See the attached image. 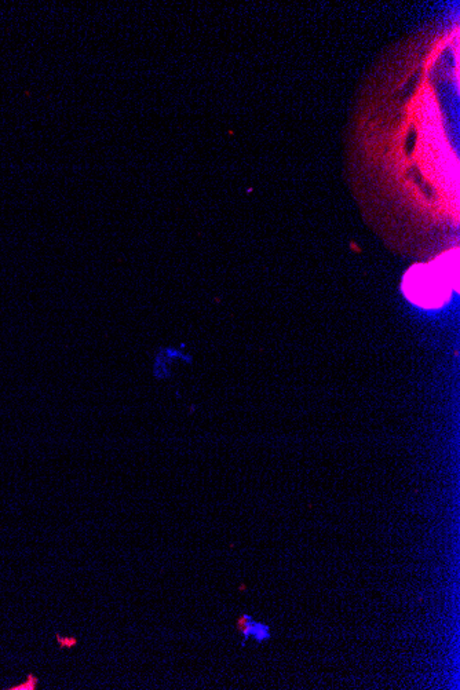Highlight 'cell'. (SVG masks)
Instances as JSON below:
<instances>
[{
  "instance_id": "cell-1",
  "label": "cell",
  "mask_w": 460,
  "mask_h": 690,
  "mask_svg": "<svg viewBox=\"0 0 460 690\" xmlns=\"http://www.w3.org/2000/svg\"><path fill=\"white\" fill-rule=\"evenodd\" d=\"M458 251L444 254L431 263L415 265L404 277L403 290L410 302L424 309L444 306L458 290Z\"/></svg>"
},
{
  "instance_id": "cell-3",
  "label": "cell",
  "mask_w": 460,
  "mask_h": 690,
  "mask_svg": "<svg viewBox=\"0 0 460 690\" xmlns=\"http://www.w3.org/2000/svg\"><path fill=\"white\" fill-rule=\"evenodd\" d=\"M35 687H36V680L32 675H29L28 677V682L21 684L20 687H15L13 689H35Z\"/></svg>"
},
{
  "instance_id": "cell-2",
  "label": "cell",
  "mask_w": 460,
  "mask_h": 690,
  "mask_svg": "<svg viewBox=\"0 0 460 690\" xmlns=\"http://www.w3.org/2000/svg\"><path fill=\"white\" fill-rule=\"evenodd\" d=\"M237 629L244 641L254 638L256 642H265L270 638V629L262 623H258L251 616L247 615H243L239 619Z\"/></svg>"
}]
</instances>
